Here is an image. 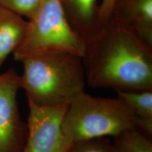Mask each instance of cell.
<instances>
[{
  "label": "cell",
  "mask_w": 152,
  "mask_h": 152,
  "mask_svg": "<svg viewBox=\"0 0 152 152\" xmlns=\"http://www.w3.org/2000/svg\"><path fill=\"white\" fill-rule=\"evenodd\" d=\"M42 2V0H0V4L20 16L30 19Z\"/></svg>",
  "instance_id": "obj_13"
},
{
  "label": "cell",
  "mask_w": 152,
  "mask_h": 152,
  "mask_svg": "<svg viewBox=\"0 0 152 152\" xmlns=\"http://www.w3.org/2000/svg\"><path fill=\"white\" fill-rule=\"evenodd\" d=\"M27 20L0 4V68L22 42Z\"/></svg>",
  "instance_id": "obj_9"
},
{
  "label": "cell",
  "mask_w": 152,
  "mask_h": 152,
  "mask_svg": "<svg viewBox=\"0 0 152 152\" xmlns=\"http://www.w3.org/2000/svg\"><path fill=\"white\" fill-rule=\"evenodd\" d=\"M82 59L91 87L152 90V47L113 15L85 42Z\"/></svg>",
  "instance_id": "obj_1"
},
{
  "label": "cell",
  "mask_w": 152,
  "mask_h": 152,
  "mask_svg": "<svg viewBox=\"0 0 152 152\" xmlns=\"http://www.w3.org/2000/svg\"><path fill=\"white\" fill-rule=\"evenodd\" d=\"M134 115L136 128L151 138L152 90H115Z\"/></svg>",
  "instance_id": "obj_10"
},
{
  "label": "cell",
  "mask_w": 152,
  "mask_h": 152,
  "mask_svg": "<svg viewBox=\"0 0 152 152\" xmlns=\"http://www.w3.org/2000/svg\"><path fill=\"white\" fill-rule=\"evenodd\" d=\"M28 102L27 138L22 152H67L72 144L63 132L62 121L68 104L46 107Z\"/></svg>",
  "instance_id": "obj_5"
},
{
  "label": "cell",
  "mask_w": 152,
  "mask_h": 152,
  "mask_svg": "<svg viewBox=\"0 0 152 152\" xmlns=\"http://www.w3.org/2000/svg\"><path fill=\"white\" fill-rule=\"evenodd\" d=\"M113 143L116 152H152L151 138L137 128L114 137Z\"/></svg>",
  "instance_id": "obj_11"
},
{
  "label": "cell",
  "mask_w": 152,
  "mask_h": 152,
  "mask_svg": "<svg viewBox=\"0 0 152 152\" xmlns=\"http://www.w3.org/2000/svg\"><path fill=\"white\" fill-rule=\"evenodd\" d=\"M61 1H64V0H61Z\"/></svg>",
  "instance_id": "obj_15"
},
{
  "label": "cell",
  "mask_w": 152,
  "mask_h": 152,
  "mask_svg": "<svg viewBox=\"0 0 152 152\" xmlns=\"http://www.w3.org/2000/svg\"><path fill=\"white\" fill-rule=\"evenodd\" d=\"M64 13L74 31L87 42L102 28L98 0H64Z\"/></svg>",
  "instance_id": "obj_8"
},
{
  "label": "cell",
  "mask_w": 152,
  "mask_h": 152,
  "mask_svg": "<svg viewBox=\"0 0 152 152\" xmlns=\"http://www.w3.org/2000/svg\"><path fill=\"white\" fill-rule=\"evenodd\" d=\"M136 128L135 120L121 99L93 96L83 91L68 104L62 130L69 142L118 135Z\"/></svg>",
  "instance_id": "obj_3"
},
{
  "label": "cell",
  "mask_w": 152,
  "mask_h": 152,
  "mask_svg": "<svg viewBox=\"0 0 152 152\" xmlns=\"http://www.w3.org/2000/svg\"><path fill=\"white\" fill-rule=\"evenodd\" d=\"M113 1L114 0H102V3L99 5L100 19L102 23L111 16Z\"/></svg>",
  "instance_id": "obj_14"
},
{
  "label": "cell",
  "mask_w": 152,
  "mask_h": 152,
  "mask_svg": "<svg viewBox=\"0 0 152 152\" xmlns=\"http://www.w3.org/2000/svg\"><path fill=\"white\" fill-rule=\"evenodd\" d=\"M23 71L20 87L28 100L36 105L54 107L69 102L85 91V68L82 57L66 52H49L20 61Z\"/></svg>",
  "instance_id": "obj_2"
},
{
  "label": "cell",
  "mask_w": 152,
  "mask_h": 152,
  "mask_svg": "<svg viewBox=\"0 0 152 152\" xmlns=\"http://www.w3.org/2000/svg\"><path fill=\"white\" fill-rule=\"evenodd\" d=\"M67 152H116V150L109 137H100L73 143Z\"/></svg>",
  "instance_id": "obj_12"
},
{
  "label": "cell",
  "mask_w": 152,
  "mask_h": 152,
  "mask_svg": "<svg viewBox=\"0 0 152 152\" xmlns=\"http://www.w3.org/2000/svg\"><path fill=\"white\" fill-rule=\"evenodd\" d=\"M85 42L74 31L61 0H42L35 14L27 20L22 42L14 52L20 61L26 57L49 52H66L83 57Z\"/></svg>",
  "instance_id": "obj_4"
},
{
  "label": "cell",
  "mask_w": 152,
  "mask_h": 152,
  "mask_svg": "<svg viewBox=\"0 0 152 152\" xmlns=\"http://www.w3.org/2000/svg\"><path fill=\"white\" fill-rule=\"evenodd\" d=\"M111 15L152 47V0H114Z\"/></svg>",
  "instance_id": "obj_7"
},
{
  "label": "cell",
  "mask_w": 152,
  "mask_h": 152,
  "mask_svg": "<svg viewBox=\"0 0 152 152\" xmlns=\"http://www.w3.org/2000/svg\"><path fill=\"white\" fill-rule=\"evenodd\" d=\"M20 75L14 68L0 73V152H22L27 125L19 113L17 94Z\"/></svg>",
  "instance_id": "obj_6"
}]
</instances>
